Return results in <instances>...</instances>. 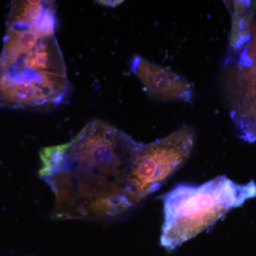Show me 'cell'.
<instances>
[{
	"mask_svg": "<svg viewBox=\"0 0 256 256\" xmlns=\"http://www.w3.org/2000/svg\"><path fill=\"white\" fill-rule=\"evenodd\" d=\"M142 143L114 126L94 120L69 142L64 162L106 170L126 184Z\"/></svg>",
	"mask_w": 256,
	"mask_h": 256,
	"instance_id": "cell-4",
	"label": "cell"
},
{
	"mask_svg": "<svg viewBox=\"0 0 256 256\" xmlns=\"http://www.w3.org/2000/svg\"><path fill=\"white\" fill-rule=\"evenodd\" d=\"M250 43L246 48H244L240 56L244 58L254 60L256 58V20L252 24V28H250Z\"/></svg>",
	"mask_w": 256,
	"mask_h": 256,
	"instance_id": "cell-8",
	"label": "cell"
},
{
	"mask_svg": "<svg viewBox=\"0 0 256 256\" xmlns=\"http://www.w3.org/2000/svg\"><path fill=\"white\" fill-rule=\"evenodd\" d=\"M256 197L254 181L234 182L225 175L201 184H180L162 196L160 244L171 252L210 228L230 210Z\"/></svg>",
	"mask_w": 256,
	"mask_h": 256,
	"instance_id": "cell-1",
	"label": "cell"
},
{
	"mask_svg": "<svg viewBox=\"0 0 256 256\" xmlns=\"http://www.w3.org/2000/svg\"><path fill=\"white\" fill-rule=\"evenodd\" d=\"M72 92L62 53L40 46L9 57L0 56V108H55Z\"/></svg>",
	"mask_w": 256,
	"mask_h": 256,
	"instance_id": "cell-2",
	"label": "cell"
},
{
	"mask_svg": "<svg viewBox=\"0 0 256 256\" xmlns=\"http://www.w3.org/2000/svg\"><path fill=\"white\" fill-rule=\"evenodd\" d=\"M97 2H100V4L102 5H106V6H117V5H119L121 2H124L122 1H98Z\"/></svg>",
	"mask_w": 256,
	"mask_h": 256,
	"instance_id": "cell-9",
	"label": "cell"
},
{
	"mask_svg": "<svg viewBox=\"0 0 256 256\" xmlns=\"http://www.w3.org/2000/svg\"><path fill=\"white\" fill-rule=\"evenodd\" d=\"M233 8V30L230 44L238 48L250 40V4L245 2H234Z\"/></svg>",
	"mask_w": 256,
	"mask_h": 256,
	"instance_id": "cell-7",
	"label": "cell"
},
{
	"mask_svg": "<svg viewBox=\"0 0 256 256\" xmlns=\"http://www.w3.org/2000/svg\"><path fill=\"white\" fill-rule=\"evenodd\" d=\"M222 89L239 137L256 141V58L240 57L228 66L222 77Z\"/></svg>",
	"mask_w": 256,
	"mask_h": 256,
	"instance_id": "cell-5",
	"label": "cell"
},
{
	"mask_svg": "<svg viewBox=\"0 0 256 256\" xmlns=\"http://www.w3.org/2000/svg\"><path fill=\"white\" fill-rule=\"evenodd\" d=\"M131 70L152 98L164 102L192 100L194 90L186 78L171 69L162 67L136 55L131 60Z\"/></svg>",
	"mask_w": 256,
	"mask_h": 256,
	"instance_id": "cell-6",
	"label": "cell"
},
{
	"mask_svg": "<svg viewBox=\"0 0 256 256\" xmlns=\"http://www.w3.org/2000/svg\"><path fill=\"white\" fill-rule=\"evenodd\" d=\"M195 142L190 127H183L138 151L127 181V194L133 206L156 193L190 158Z\"/></svg>",
	"mask_w": 256,
	"mask_h": 256,
	"instance_id": "cell-3",
	"label": "cell"
}]
</instances>
